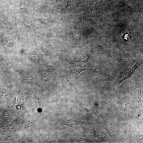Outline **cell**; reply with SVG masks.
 Returning a JSON list of instances; mask_svg holds the SVG:
<instances>
[{"label":"cell","mask_w":143,"mask_h":143,"mask_svg":"<svg viewBox=\"0 0 143 143\" xmlns=\"http://www.w3.org/2000/svg\"><path fill=\"white\" fill-rule=\"evenodd\" d=\"M142 61L143 57H142L136 60V63L134 66L128 68L123 70V72L118 73L114 77H113L112 79L114 80L115 83L117 86L118 89L120 83L131 76L136 69L142 64Z\"/></svg>","instance_id":"6da1fadb"},{"label":"cell","mask_w":143,"mask_h":143,"mask_svg":"<svg viewBox=\"0 0 143 143\" xmlns=\"http://www.w3.org/2000/svg\"><path fill=\"white\" fill-rule=\"evenodd\" d=\"M91 70L95 73L98 79L100 81H106L112 79L113 78L111 75L103 71L102 67L100 65H94Z\"/></svg>","instance_id":"7a4b0ae2"},{"label":"cell","mask_w":143,"mask_h":143,"mask_svg":"<svg viewBox=\"0 0 143 143\" xmlns=\"http://www.w3.org/2000/svg\"><path fill=\"white\" fill-rule=\"evenodd\" d=\"M8 17L7 10L2 7L0 13V32L3 31L7 26Z\"/></svg>","instance_id":"3957f363"},{"label":"cell","mask_w":143,"mask_h":143,"mask_svg":"<svg viewBox=\"0 0 143 143\" xmlns=\"http://www.w3.org/2000/svg\"><path fill=\"white\" fill-rule=\"evenodd\" d=\"M22 24L32 32L35 33L33 26V21L29 17L27 16L25 17L22 21Z\"/></svg>","instance_id":"277c9868"},{"label":"cell","mask_w":143,"mask_h":143,"mask_svg":"<svg viewBox=\"0 0 143 143\" xmlns=\"http://www.w3.org/2000/svg\"><path fill=\"white\" fill-rule=\"evenodd\" d=\"M76 120L71 119H66L63 120L59 123V127L61 125H64L68 126L70 127L73 126L74 124H79L82 123Z\"/></svg>","instance_id":"5b68a950"},{"label":"cell","mask_w":143,"mask_h":143,"mask_svg":"<svg viewBox=\"0 0 143 143\" xmlns=\"http://www.w3.org/2000/svg\"><path fill=\"white\" fill-rule=\"evenodd\" d=\"M18 39V37L15 35H9L6 39L5 44L7 46L15 44Z\"/></svg>","instance_id":"8992f818"},{"label":"cell","mask_w":143,"mask_h":143,"mask_svg":"<svg viewBox=\"0 0 143 143\" xmlns=\"http://www.w3.org/2000/svg\"><path fill=\"white\" fill-rule=\"evenodd\" d=\"M128 30L127 32L123 34L122 36H121V38L124 40L126 41H127L133 44L132 43L130 42L129 41L130 38V35L128 33Z\"/></svg>","instance_id":"52a82bcc"},{"label":"cell","mask_w":143,"mask_h":143,"mask_svg":"<svg viewBox=\"0 0 143 143\" xmlns=\"http://www.w3.org/2000/svg\"><path fill=\"white\" fill-rule=\"evenodd\" d=\"M38 20L41 23L46 24L48 23V21L47 18L44 17H41L39 18L38 19Z\"/></svg>","instance_id":"ba28073f"},{"label":"cell","mask_w":143,"mask_h":143,"mask_svg":"<svg viewBox=\"0 0 143 143\" xmlns=\"http://www.w3.org/2000/svg\"><path fill=\"white\" fill-rule=\"evenodd\" d=\"M75 0H68L67 6H68L70 4L74 3Z\"/></svg>","instance_id":"9c48e42d"},{"label":"cell","mask_w":143,"mask_h":143,"mask_svg":"<svg viewBox=\"0 0 143 143\" xmlns=\"http://www.w3.org/2000/svg\"><path fill=\"white\" fill-rule=\"evenodd\" d=\"M11 3L13 4L14 3L12 2V0H8Z\"/></svg>","instance_id":"30bf717a"}]
</instances>
